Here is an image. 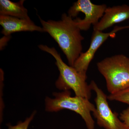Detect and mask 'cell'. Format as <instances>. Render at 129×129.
Segmentation results:
<instances>
[{
  "mask_svg": "<svg viewBox=\"0 0 129 129\" xmlns=\"http://www.w3.org/2000/svg\"><path fill=\"white\" fill-rule=\"evenodd\" d=\"M0 24L2 26V34L9 36L13 33L22 31L44 32L43 28L36 25L31 19H24L5 15H0Z\"/></svg>",
  "mask_w": 129,
  "mask_h": 129,
  "instance_id": "cell-8",
  "label": "cell"
},
{
  "mask_svg": "<svg viewBox=\"0 0 129 129\" xmlns=\"http://www.w3.org/2000/svg\"><path fill=\"white\" fill-rule=\"evenodd\" d=\"M25 1L14 2L9 0L0 1V15L11 16L24 19H30L28 11L24 7Z\"/></svg>",
  "mask_w": 129,
  "mask_h": 129,
  "instance_id": "cell-10",
  "label": "cell"
},
{
  "mask_svg": "<svg viewBox=\"0 0 129 129\" xmlns=\"http://www.w3.org/2000/svg\"><path fill=\"white\" fill-rule=\"evenodd\" d=\"M129 19V6L123 5L107 7L104 15L98 23L93 26V30L103 31L119 23Z\"/></svg>",
  "mask_w": 129,
  "mask_h": 129,
  "instance_id": "cell-9",
  "label": "cell"
},
{
  "mask_svg": "<svg viewBox=\"0 0 129 129\" xmlns=\"http://www.w3.org/2000/svg\"><path fill=\"white\" fill-rule=\"evenodd\" d=\"M54 98L46 97L45 99V111L48 112H57L67 109L79 114L85 122L88 129H95V122L91 115L95 107L89 99L82 97L71 96L69 90L61 92H53Z\"/></svg>",
  "mask_w": 129,
  "mask_h": 129,
  "instance_id": "cell-4",
  "label": "cell"
},
{
  "mask_svg": "<svg viewBox=\"0 0 129 129\" xmlns=\"http://www.w3.org/2000/svg\"><path fill=\"white\" fill-rule=\"evenodd\" d=\"M91 90L95 92V109L92 112L98 124L105 129H129L118 117V114L113 112L107 101V96L98 87L94 81L89 84Z\"/></svg>",
  "mask_w": 129,
  "mask_h": 129,
  "instance_id": "cell-5",
  "label": "cell"
},
{
  "mask_svg": "<svg viewBox=\"0 0 129 129\" xmlns=\"http://www.w3.org/2000/svg\"><path fill=\"white\" fill-rule=\"evenodd\" d=\"M107 7L105 4L96 5L90 0H78L70 8L68 15L73 18L80 12L84 13L85 16L83 19L77 18L74 19L81 30L86 31L91 25L94 26L98 23Z\"/></svg>",
  "mask_w": 129,
  "mask_h": 129,
  "instance_id": "cell-6",
  "label": "cell"
},
{
  "mask_svg": "<svg viewBox=\"0 0 129 129\" xmlns=\"http://www.w3.org/2000/svg\"><path fill=\"white\" fill-rule=\"evenodd\" d=\"M110 101H115L129 105V88L107 96Z\"/></svg>",
  "mask_w": 129,
  "mask_h": 129,
  "instance_id": "cell-11",
  "label": "cell"
},
{
  "mask_svg": "<svg viewBox=\"0 0 129 129\" xmlns=\"http://www.w3.org/2000/svg\"><path fill=\"white\" fill-rule=\"evenodd\" d=\"M36 111H34L29 117L27 118L23 122L19 121L16 125H12L10 123L7 124V129H28L30 122L34 119Z\"/></svg>",
  "mask_w": 129,
  "mask_h": 129,
  "instance_id": "cell-12",
  "label": "cell"
},
{
  "mask_svg": "<svg viewBox=\"0 0 129 129\" xmlns=\"http://www.w3.org/2000/svg\"><path fill=\"white\" fill-rule=\"evenodd\" d=\"M119 119L129 129V107L122 111L120 114Z\"/></svg>",
  "mask_w": 129,
  "mask_h": 129,
  "instance_id": "cell-13",
  "label": "cell"
},
{
  "mask_svg": "<svg viewBox=\"0 0 129 129\" xmlns=\"http://www.w3.org/2000/svg\"><path fill=\"white\" fill-rule=\"evenodd\" d=\"M9 36H5L3 38L1 39V47L3 48V47L5 45V43H6L8 41V40H9Z\"/></svg>",
  "mask_w": 129,
  "mask_h": 129,
  "instance_id": "cell-14",
  "label": "cell"
},
{
  "mask_svg": "<svg viewBox=\"0 0 129 129\" xmlns=\"http://www.w3.org/2000/svg\"><path fill=\"white\" fill-rule=\"evenodd\" d=\"M38 46L41 50L51 54L56 60V65L60 73L58 79L56 81V87L63 91L72 90L75 96L89 100L91 97L92 90L86 81L87 78L79 73L74 67L66 64L54 47L43 45Z\"/></svg>",
  "mask_w": 129,
  "mask_h": 129,
  "instance_id": "cell-2",
  "label": "cell"
},
{
  "mask_svg": "<svg viewBox=\"0 0 129 129\" xmlns=\"http://www.w3.org/2000/svg\"><path fill=\"white\" fill-rule=\"evenodd\" d=\"M100 73L106 80L110 94L129 88V58L123 54L104 58L97 63Z\"/></svg>",
  "mask_w": 129,
  "mask_h": 129,
  "instance_id": "cell-3",
  "label": "cell"
},
{
  "mask_svg": "<svg viewBox=\"0 0 129 129\" xmlns=\"http://www.w3.org/2000/svg\"><path fill=\"white\" fill-rule=\"evenodd\" d=\"M127 28H129V25L115 26L112 31L107 33H104L99 30H94L91 39L89 47L85 52L81 53L75 62L74 68L79 73L87 78L86 72L89 65L98 48L108 38H114L116 36L117 32Z\"/></svg>",
  "mask_w": 129,
  "mask_h": 129,
  "instance_id": "cell-7",
  "label": "cell"
},
{
  "mask_svg": "<svg viewBox=\"0 0 129 129\" xmlns=\"http://www.w3.org/2000/svg\"><path fill=\"white\" fill-rule=\"evenodd\" d=\"M39 18L44 32H47L57 42L69 66L73 67L82 52V42L84 40L74 19L65 13L60 21H46Z\"/></svg>",
  "mask_w": 129,
  "mask_h": 129,
  "instance_id": "cell-1",
  "label": "cell"
}]
</instances>
